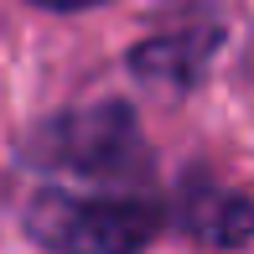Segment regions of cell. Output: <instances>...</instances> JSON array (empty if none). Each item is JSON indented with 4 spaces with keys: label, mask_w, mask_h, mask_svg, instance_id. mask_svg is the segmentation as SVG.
Segmentation results:
<instances>
[{
    "label": "cell",
    "mask_w": 254,
    "mask_h": 254,
    "mask_svg": "<svg viewBox=\"0 0 254 254\" xmlns=\"http://www.w3.org/2000/svg\"><path fill=\"white\" fill-rule=\"evenodd\" d=\"M166 213L151 197H83L47 187L26 202V234L52 254H140L161 234Z\"/></svg>",
    "instance_id": "cell-1"
},
{
    "label": "cell",
    "mask_w": 254,
    "mask_h": 254,
    "mask_svg": "<svg viewBox=\"0 0 254 254\" xmlns=\"http://www.w3.org/2000/svg\"><path fill=\"white\" fill-rule=\"evenodd\" d=\"M26 161L42 171H63V177H99V182H125L140 177L151 151H145L140 120L130 104L104 99L83 109L52 114L37 135L26 140Z\"/></svg>",
    "instance_id": "cell-2"
},
{
    "label": "cell",
    "mask_w": 254,
    "mask_h": 254,
    "mask_svg": "<svg viewBox=\"0 0 254 254\" xmlns=\"http://www.w3.org/2000/svg\"><path fill=\"white\" fill-rule=\"evenodd\" d=\"M223 31L218 26H187V31H166V37H151L130 52V73L151 88H166V94H187V88L202 83L207 63H213Z\"/></svg>",
    "instance_id": "cell-3"
},
{
    "label": "cell",
    "mask_w": 254,
    "mask_h": 254,
    "mask_svg": "<svg viewBox=\"0 0 254 254\" xmlns=\"http://www.w3.org/2000/svg\"><path fill=\"white\" fill-rule=\"evenodd\" d=\"M177 223L207 249H244L254 239V197L218 187L207 177H192L177 197Z\"/></svg>",
    "instance_id": "cell-4"
},
{
    "label": "cell",
    "mask_w": 254,
    "mask_h": 254,
    "mask_svg": "<svg viewBox=\"0 0 254 254\" xmlns=\"http://www.w3.org/2000/svg\"><path fill=\"white\" fill-rule=\"evenodd\" d=\"M31 5H42V10H94L104 0H31Z\"/></svg>",
    "instance_id": "cell-5"
}]
</instances>
